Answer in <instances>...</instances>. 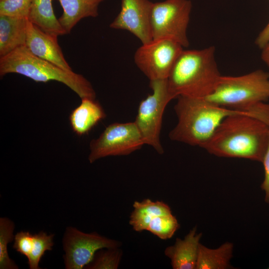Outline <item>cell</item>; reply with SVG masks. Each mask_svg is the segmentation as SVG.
<instances>
[{
    "mask_svg": "<svg viewBox=\"0 0 269 269\" xmlns=\"http://www.w3.org/2000/svg\"><path fill=\"white\" fill-rule=\"evenodd\" d=\"M269 139V127L248 115L226 118L202 148L219 157L262 162Z\"/></svg>",
    "mask_w": 269,
    "mask_h": 269,
    "instance_id": "1",
    "label": "cell"
},
{
    "mask_svg": "<svg viewBox=\"0 0 269 269\" xmlns=\"http://www.w3.org/2000/svg\"><path fill=\"white\" fill-rule=\"evenodd\" d=\"M174 109L177 123L169 132L173 141L203 147L227 117L248 115L256 118L254 111L233 109L215 104L205 98L178 96Z\"/></svg>",
    "mask_w": 269,
    "mask_h": 269,
    "instance_id": "2",
    "label": "cell"
},
{
    "mask_svg": "<svg viewBox=\"0 0 269 269\" xmlns=\"http://www.w3.org/2000/svg\"><path fill=\"white\" fill-rule=\"evenodd\" d=\"M214 46L202 49L183 50L167 78L170 92L177 98H206L214 90L220 77Z\"/></svg>",
    "mask_w": 269,
    "mask_h": 269,
    "instance_id": "3",
    "label": "cell"
},
{
    "mask_svg": "<svg viewBox=\"0 0 269 269\" xmlns=\"http://www.w3.org/2000/svg\"><path fill=\"white\" fill-rule=\"evenodd\" d=\"M8 73L19 74L36 82L57 81L70 88L81 99L96 98L92 85L82 75L35 56L25 46L0 57V77Z\"/></svg>",
    "mask_w": 269,
    "mask_h": 269,
    "instance_id": "4",
    "label": "cell"
},
{
    "mask_svg": "<svg viewBox=\"0 0 269 269\" xmlns=\"http://www.w3.org/2000/svg\"><path fill=\"white\" fill-rule=\"evenodd\" d=\"M209 101L228 108L251 111L269 99V72L257 70L239 76H221Z\"/></svg>",
    "mask_w": 269,
    "mask_h": 269,
    "instance_id": "5",
    "label": "cell"
},
{
    "mask_svg": "<svg viewBox=\"0 0 269 269\" xmlns=\"http://www.w3.org/2000/svg\"><path fill=\"white\" fill-rule=\"evenodd\" d=\"M149 87L152 93L140 102L134 122L144 144L162 154L160 134L163 113L167 104L175 97L169 89L167 79L149 80Z\"/></svg>",
    "mask_w": 269,
    "mask_h": 269,
    "instance_id": "6",
    "label": "cell"
},
{
    "mask_svg": "<svg viewBox=\"0 0 269 269\" xmlns=\"http://www.w3.org/2000/svg\"><path fill=\"white\" fill-rule=\"evenodd\" d=\"M192 9L190 0H165L153 2L150 15L152 40L169 39L187 47V30Z\"/></svg>",
    "mask_w": 269,
    "mask_h": 269,
    "instance_id": "7",
    "label": "cell"
},
{
    "mask_svg": "<svg viewBox=\"0 0 269 269\" xmlns=\"http://www.w3.org/2000/svg\"><path fill=\"white\" fill-rule=\"evenodd\" d=\"M144 144L135 123H115L107 126L99 137L90 143V163L109 156L127 155Z\"/></svg>",
    "mask_w": 269,
    "mask_h": 269,
    "instance_id": "8",
    "label": "cell"
},
{
    "mask_svg": "<svg viewBox=\"0 0 269 269\" xmlns=\"http://www.w3.org/2000/svg\"><path fill=\"white\" fill-rule=\"evenodd\" d=\"M183 48L171 39L152 40L136 50L134 63L149 80L167 79Z\"/></svg>",
    "mask_w": 269,
    "mask_h": 269,
    "instance_id": "9",
    "label": "cell"
},
{
    "mask_svg": "<svg viewBox=\"0 0 269 269\" xmlns=\"http://www.w3.org/2000/svg\"><path fill=\"white\" fill-rule=\"evenodd\" d=\"M121 243L96 232L85 233L74 227L66 228L63 239L66 269H82L93 260L96 253L106 248H119Z\"/></svg>",
    "mask_w": 269,
    "mask_h": 269,
    "instance_id": "10",
    "label": "cell"
},
{
    "mask_svg": "<svg viewBox=\"0 0 269 269\" xmlns=\"http://www.w3.org/2000/svg\"><path fill=\"white\" fill-rule=\"evenodd\" d=\"M153 2L149 0H122L120 12L110 27L128 31L141 42L152 39L150 29V15Z\"/></svg>",
    "mask_w": 269,
    "mask_h": 269,
    "instance_id": "11",
    "label": "cell"
},
{
    "mask_svg": "<svg viewBox=\"0 0 269 269\" xmlns=\"http://www.w3.org/2000/svg\"><path fill=\"white\" fill-rule=\"evenodd\" d=\"M28 20L25 46L35 56L66 70H72L63 55L57 37Z\"/></svg>",
    "mask_w": 269,
    "mask_h": 269,
    "instance_id": "12",
    "label": "cell"
},
{
    "mask_svg": "<svg viewBox=\"0 0 269 269\" xmlns=\"http://www.w3.org/2000/svg\"><path fill=\"white\" fill-rule=\"evenodd\" d=\"M193 227L183 239L176 238L175 244L165 248V255L173 269H196L201 233Z\"/></svg>",
    "mask_w": 269,
    "mask_h": 269,
    "instance_id": "13",
    "label": "cell"
},
{
    "mask_svg": "<svg viewBox=\"0 0 269 269\" xmlns=\"http://www.w3.org/2000/svg\"><path fill=\"white\" fill-rule=\"evenodd\" d=\"M28 19L0 15V57L25 45Z\"/></svg>",
    "mask_w": 269,
    "mask_h": 269,
    "instance_id": "14",
    "label": "cell"
},
{
    "mask_svg": "<svg viewBox=\"0 0 269 269\" xmlns=\"http://www.w3.org/2000/svg\"><path fill=\"white\" fill-rule=\"evenodd\" d=\"M106 117L103 108L98 101L84 98L81 104L71 112L69 121L73 131L82 136L88 134Z\"/></svg>",
    "mask_w": 269,
    "mask_h": 269,
    "instance_id": "15",
    "label": "cell"
},
{
    "mask_svg": "<svg viewBox=\"0 0 269 269\" xmlns=\"http://www.w3.org/2000/svg\"><path fill=\"white\" fill-rule=\"evenodd\" d=\"M63 13L58 18L67 34L82 19L96 17L98 14L100 4L105 0H58Z\"/></svg>",
    "mask_w": 269,
    "mask_h": 269,
    "instance_id": "16",
    "label": "cell"
},
{
    "mask_svg": "<svg viewBox=\"0 0 269 269\" xmlns=\"http://www.w3.org/2000/svg\"><path fill=\"white\" fill-rule=\"evenodd\" d=\"M27 19L48 33L67 34L54 14L52 0H32Z\"/></svg>",
    "mask_w": 269,
    "mask_h": 269,
    "instance_id": "17",
    "label": "cell"
},
{
    "mask_svg": "<svg viewBox=\"0 0 269 269\" xmlns=\"http://www.w3.org/2000/svg\"><path fill=\"white\" fill-rule=\"evenodd\" d=\"M133 207L129 223L136 232L146 230L149 223L155 217L172 213L167 204L159 201L154 202L149 199L135 201Z\"/></svg>",
    "mask_w": 269,
    "mask_h": 269,
    "instance_id": "18",
    "label": "cell"
},
{
    "mask_svg": "<svg viewBox=\"0 0 269 269\" xmlns=\"http://www.w3.org/2000/svg\"><path fill=\"white\" fill-rule=\"evenodd\" d=\"M233 244L226 242L216 249L199 245L196 269H233L230 260L233 256Z\"/></svg>",
    "mask_w": 269,
    "mask_h": 269,
    "instance_id": "19",
    "label": "cell"
},
{
    "mask_svg": "<svg viewBox=\"0 0 269 269\" xmlns=\"http://www.w3.org/2000/svg\"><path fill=\"white\" fill-rule=\"evenodd\" d=\"M14 224L6 217L0 218V269H17L18 267L8 254L7 245L14 240Z\"/></svg>",
    "mask_w": 269,
    "mask_h": 269,
    "instance_id": "20",
    "label": "cell"
},
{
    "mask_svg": "<svg viewBox=\"0 0 269 269\" xmlns=\"http://www.w3.org/2000/svg\"><path fill=\"white\" fill-rule=\"evenodd\" d=\"M179 227L177 219L171 213L154 218L149 223L146 231L161 240H167L172 238Z\"/></svg>",
    "mask_w": 269,
    "mask_h": 269,
    "instance_id": "21",
    "label": "cell"
},
{
    "mask_svg": "<svg viewBox=\"0 0 269 269\" xmlns=\"http://www.w3.org/2000/svg\"><path fill=\"white\" fill-rule=\"evenodd\" d=\"M54 237V234H47L43 231L33 235V248L27 258L29 269H40L39 263L45 252L52 250Z\"/></svg>",
    "mask_w": 269,
    "mask_h": 269,
    "instance_id": "22",
    "label": "cell"
},
{
    "mask_svg": "<svg viewBox=\"0 0 269 269\" xmlns=\"http://www.w3.org/2000/svg\"><path fill=\"white\" fill-rule=\"evenodd\" d=\"M98 250L93 261L85 267L89 269H117L122 259L123 252L119 248Z\"/></svg>",
    "mask_w": 269,
    "mask_h": 269,
    "instance_id": "23",
    "label": "cell"
},
{
    "mask_svg": "<svg viewBox=\"0 0 269 269\" xmlns=\"http://www.w3.org/2000/svg\"><path fill=\"white\" fill-rule=\"evenodd\" d=\"M32 0H0V15L27 18Z\"/></svg>",
    "mask_w": 269,
    "mask_h": 269,
    "instance_id": "24",
    "label": "cell"
},
{
    "mask_svg": "<svg viewBox=\"0 0 269 269\" xmlns=\"http://www.w3.org/2000/svg\"><path fill=\"white\" fill-rule=\"evenodd\" d=\"M33 245V235L30 232L20 231L15 235L13 248L27 258L32 251Z\"/></svg>",
    "mask_w": 269,
    "mask_h": 269,
    "instance_id": "25",
    "label": "cell"
},
{
    "mask_svg": "<svg viewBox=\"0 0 269 269\" xmlns=\"http://www.w3.org/2000/svg\"><path fill=\"white\" fill-rule=\"evenodd\" d=\"M263 163L265 177L261 185V188L265 192V200L269 203V139L268 146L262 162Z\"/></svg>",
    "mask_w": 269,
    "mask_h": 269,
    "instance_id": "26",
    "label": "cell"
},
{
    "mask_svg": "<svg viewBox=\"0 0 269 269\" xmlns=\"http://www.w3.org/2000/svg\"><path fill=\"white\" fill-rule=\"evenodd\" d=\"M269 41V21L264 29L259 34L255 43L260 48L262 49Z\"/></svg>",
    "mask_w": 269,
    "mask_h": 269,
    "instance_id": "27",
    "label": "cell"
},
{
    "mask_svg": "<svg viewBox=\"0 0 269 269\" xmlns=\"http://www.w3.org/2000/svg\"><path fill=\"white\" fill-rule=\"evenodd\" d=\"M262 59L269 67V41L262 48Z\"/></svg>",
    "mask_w": 269,
    "mask_h": 269,
    "instance_id": "28",
    "label": "cell"
},
{
    "mask_svg": "<svg viewBox=\"0 0 269 269\" xmlns=\"http://www.w3.org/2000/svg\"><path fill=\"white\" fill-rule=\"evenodd\" d=\"M268 269H269V268H268Z\"/></svg>",
    "mask_w": 269,
    "mask_h": 269,
    "instance_id": "29",
    "label": "cell"
},
{
    "mask_svg": "<svg viewBox=\"0 0 269 269\" xmlns=\"http://www.w3.org/2000/svg\"><path fill=\"white\" fill-rule=\"evenodd\" d=\"M269 1V0H268Z\"/></svg>",
    "mask_w": 269,
    "mask_h": 269,
    "instance_id": "30",
    "label": "cell"
}]
</instances>
